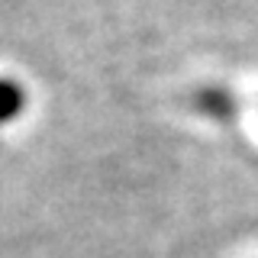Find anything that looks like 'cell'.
Returning <instances> with one entry per match:
<instances>
[{
	"label": "cell",
	"instance_id": "obj_1",
	"mask_svg": "<svg viewBox=\"0 0 258 258\" xmlns=\"http://www.w3.org/2000/svg\"><path fill=\"white\" fill-rule=\"evenodd\" d=\"M20 110H23V91L13 84V81L0 78V123L13 119Z\"/></svg>",
	"mask_w": 258,
	"mask_h": 258
}]
</instances>
